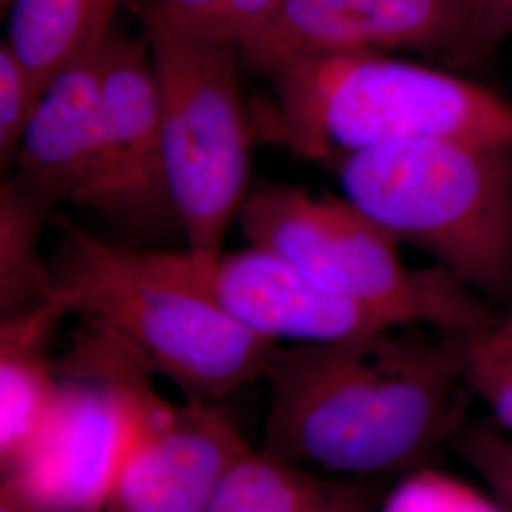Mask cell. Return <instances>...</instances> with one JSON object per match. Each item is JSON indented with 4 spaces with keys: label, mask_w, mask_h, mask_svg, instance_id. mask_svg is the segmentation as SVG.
Listing matches in <instances>:
<instances>
[{
    "label": "cell",
    "mask_w": 512,
    "mask_h": 512,
    "mask_svg": "<svg viewBox=\"0 0 512 512\" xmlns=\"http://www.w3.org/2000/svg\"><path fill=\"white\" fill-rule=\"evenodd\" d=\"M475 338L399 325L329 344H279L260 452L323 475L418 467L463 429Z\"/></svg>",
    "instance_id": "cell-1"
},
{
    "label": "cell",
    "mask_w": 512,
    "mask_h": 512,
    "mask_svg": "<svg viewBox=\"0 0 512 512\" xmlns=\"http://www.w3.org/2000/svg\"><path fill=\"white\" fill-rule=\"evenodd\" d=\"M55 293L69 313L105 330L152 376L190 401L222 403L264 380L279 346L245 329L179 266L177 253L93 238L57 217Z\"/></svg>",
    "instance_id": "cell-2"
},
{
    "label": "cell",
    "mask_w": 512,
    "mask_h": 512,
    "mask_svg": "<svg viewBox=\"0 0 512 512\" xmlns=\"http://www.w3.org/2000/svg\"><path fill=\"white\" fill-rule=\"evenodd\" d=\"M270 128L294 156L330 165L425 139L512 147V101L458 71L389 54L298 55L266 73Z\"/></svg>",
    "instance_id": "cell-3"
},
{
    "label": "cell",
    "mask_w": 512,
    "mask_h": 512,
    "mask_svg": "<svg viewBox=\"0 0 512 512\" xmlns=\"http://www.w3.org/2000/svg\"><path fill=\"white\" fill-rule=\"evenodd\" d=\"M342 196L475 293L512 300V147L425 139L329 165Z\"/></svg>",
    "instance_id": "cell-4"
},
{
    "label": "cell",
    "mask_w": 512,
    "mask_h": 512,
    "mask_svg": "<svg viewBox=\"0 0 512 512\" xmlns=\"http://www.w3.org/2000/svg\"><path fill=\"white\" fill-rule=\"evenodd\" d=\"M238 222L249 245L285 258L323 291L393 325L478 338L499 321L473 289L444 268L408 266L401 243L344 196L264 184L249 192Z\"/></svg>",
    "instance_id": "cell-5"
},
{
    "label": "cell",
    "mask_w": 512,
    "mask_h": 512,
    "mask_svg": "<svg viewBox=\"0 0 512 512\" xmlns=\"http://www.w3.org/2000/svg\"><path fill=\"white\" fill-rule=\"evenodd\" d=\"M154 61L165 167L188 253L211 260L224 241L251 181V122L239 80V50L198 37L162 18L150 0H131Z\"/></svg>",
    "instance_id": "cell-6"
},
{
    "label": "cell",
    "mask_w": 512,
    "mask_h": 512,
    "mask_svg": "<svg viewBox=\"0 0 512 512\" xmlns=\"http://www.w3.org/2000/svg\"><path fill=\"white\" fill-rule=\"evenodd\" d=\"M55 368L54 410L2 478L48 512H90L101 507L126 444L156 397L152 374L105 330L84 321Z\"/></svg>",
    "instance_id": "cell-7"
},
{
    "label": "cell",
    "mask_w": 512,
    "mask_h": 512,
    "mask_svg": "<svg viewBox=\"0 0 512 512\" xmlns=\"http://www.w3.org/2000/svg\"><path fill=\"white\" fill-rule=\"evenodd\" d=\"M501 42L494 0H283L238 50L258 74L298 55L403 52L459 71Z\"/></svg>",
    "instance_id": "cell-8"
},
{
    "label": "cell",
    "mask_w": 512,
    "mask_h": 512,
    "mask_svg": "<svg viewBox=\"0 0 512 512\" xmlns=\"http://www.w3.org/2000/svg\"><path fill=\"white\" fill-rule=\"evenodd\" d=\"M103 143L86 209L122 232L156 234L177 222L165 167L160 88L147 38L114 27L103 42Z\"/></svg>",
    "instance_id": "cell-9"
},
{
    "label": "cell",
    "mask_w": 512,
    "mask_h": 512,
    "mask_svg": "<svg viewBox=\"0 0 512 512\" xmlns=\"http://www.w3.org/2000/svg\"><path fill=\"white\" fill-rule=\"evenodd\" d=\"M253 448L222 403L156 395L118 461L103 512H209Z\"/></svg>",
    "instance_id": "cell-10"
},
{
    "label": "cell",
    "mask_w": 512,
    "mask_h": 512,
    "mask_svg": "<svg viewBox=\"0 0 512 512\" xmlns=\"http://www.w3.org/2000/svg\"><path fill=\"white\" fill-rule=\"evenodd\" d=\"M177 260L239 325L275 344H329L399 327L323 291L291 262L256 245L211 260L186 251L177 253Z\"/></svg>",
    "instance_id": "cell-11"
},
{
    "label": "cell",
    "mask_w": 512,
    "mask_h": 512,
    "mask_svg": "<svg viewBox=\"0 0 512 512\" xmlns=\"http://www.w3.org/2000/svg\"><path fill=\"white\" fill-rule=\"evenodd\" d=\"M103 44L55 74L42 93L8 181L50 211L88 207L103 143Z\"/></svg>",
    "instance_id": "cell-12"
},
{
    "label": "cell",
    "mask_w": 512,
    "mask_h": 512,
    "mask_svg": "<svg viewBox=\"0 0 512 512\" xmlns=\"http://www.w3.org/2000/svg\"><path fill=\"white\" fill-rule=\"evenodd\" d=\"M69 315L57 298L0 321V471H12L54 410L59 393L50 355L59 323Z\"/></svg>",
    "instance_id": "cell-13"
},
{
    "label": "cell",
    "mask_w": 512,
    "mask_h": 512,
    "mask_svg": "<svg viewBox=\"0 0 512 512\" xmlns=\"http://www.w3.org/2000/svg\"><path fill=\"white\" fill-rule=\"evenodd\" d=\"M376 482L315 473L251 450L224 480L209 512H376Z\"/></svg>",
    "instance_id": "cell-14"
},
{
    "label": "cell",
    "mask_w": 512,
    "mask_h": 512,
    "mask_svg": "<svg viewBox=\"0 0 512 512\" xmlns=\"http://www.w3.org/2000/svg\"><path fill=\"white\" fill-rule=\"evenodd\" d=\"M131 0H10L4 38L40 90L78 57L99 48L116 27L118 10ZM4 8V10H6Z\"/></svg>",
    "instance_id": "cell-15"
},
{
    "label": "cell",
    "mask_w": 512,
    "mask_h": 512,
    "mask_svg": "<svg viewBox=\"0 0 512 512\" xmlns=\"http://www.w3.org/2000/svg\"><path fill=\"white\" fill-rule=\"evenodd\" d=\"M52 211L4 179L0 188V315L57 300L52 266L40 255L42 226Z\"/></svg>",
    "instance_id": "cell-16"
},
{
    "label": "cell",
    "mask_w": 512,
    "mask_h": 512,
    "mask_svg": "<svg viewBox=\"0 0 512 512\" xmlns=\"http://www.w3.org/2000/svg\"><path fill=\"white\" fill-rule=\"evenodd\" d=\"M283 0H150L175 27L241 46L274 18Z\"/></svg>",
    "instance_id": "cell-17"
},
{
    "label": "cell",
    "mask_w": 512,
    "mask_h": 512,
    "mask_svg": "<svg viewBox=\"0 0 512 512\" xmlns=\"http://www.w3.org/2000/svg\"><path fill=\"white\" fill-rule=\"evenodd\" d=\"M42 90L14 48L0 44V164L10 171Z\"/></svg>",
    "instance_id": "cell-18"
},
{
    "label": "cell",
    "mask_w": 512,
    "mask_h": 512,
    "mask_svg": "<svg viewBox=\"0 0 512 512\" xmlns=\"http://www.w3.org/2000/svg\"><path fill=\"white\" fill-rule=\"evenodd\" d=\"M382 512H511L454 476L414 473L385 499Z\"/></svg>",
    "instance_id": "cell-19"
},
{
    "label": "cell",
    "mask_w": 512,
    "mask_h": 512,
    "mask_svg": "<svg viewBox=\"0 0 512 512\" xmlns=\"http://www.w3.org/2000/svg\"><path fill=\"white\" fill-rule=\"evenodd\" d=\"M471 393L486 404L503 431L512 435V344L482 334L471 342L465 372Z\"/></svg>",
    "instance_id": "cell-20"
},
{
    "label": "cell",
    "mask_w": 512,
    "mask_h": 512,
    "mask_svg": "<svg viewBox=\"0 0 512 512\" xmlns=\"http://www.w3.org/2000/svg\"><path fill=\"white\" fill-rule=\"evenodd\" d=\"M459 452L512 512V435L494 425L459 431Z\"/></svg>",
    "instance_id": "cell-21"
},
{
    "label": "cell",
    "mask_w": 512,
    "mask_h": 512,
    "mask_svg": "<svg viewBox=\"0 0 512 512\" xmlns=\"http://www.w3.org/2000/svg\"><path fill=\"white\" fill-rule=\"evenodd\" d=\"M0 512H48L8 478L0 482Z\"/></svg>",
    "instance_id": "cell-22"
},
{
    "label": "cell",
    "mask_w": 512,
    "mask_h": 512,
    "mask_svg": "<svg viewBox=\"0 0 512 512\" xmlns=\"http://www.w3.org/2000/svg\"><path fill=\"white\" fill-rule=\"evenodd\" d=\"M495 23L503 40L512 33V0H494Z\"/></svg>",
    "instance_id": "cell-23"
},
{
    "label": "cell",
    "mask_w": 512,
    "mask_h": 512,
    "mask_svg": "<svg viewBox=\"0 0 512 512\" xmlns=\"http://www.w3.org/2000/svg\"><path fill=\"white\" fill-rule=\"evenodd\" d=\"M488 336H492L497 342L512 344V300L509 302V310L503 317H499L497 325L488 332Z\"/></svg>",
    "instance_id": "cell-24"
},
{
    "label": "cell",
    "mask_w": 512,
    "mask_h": 512,
    "mask_svg": "<svg viewBox=\"0 0 512 512\" xmlns=\"http://www.w3.org/2000/svg\"><path fill=\"white\" fill-rule=\"evenodd\" d=\"M0 2H2V10H4V8L8 6V2H10V0H0Z\"/></svg>",
    "instance_id": "cell-25"
},
{
    "label": "cell",
    "mask_w": 512,
    "mask_h": 512,
    "mask_svg": "<svg viewBox=\"0 0 512 512\" xmlns=\"http://www.w3.org/2000/svg\"><path fill=\"white\" fill-rule=\"evenodd\" d=\"M90 512H103V509H101V507H97V509H93V511Z\"/></svg>",
    "instance_id": "cell-26"
}]
</instances>
